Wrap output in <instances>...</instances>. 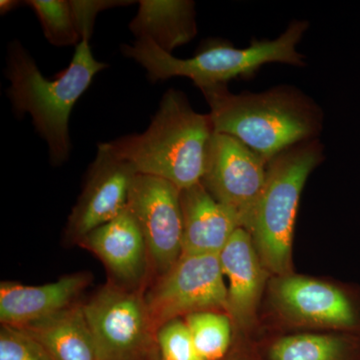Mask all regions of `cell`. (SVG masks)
<instances>
[{
    "label": "cell",
    "mask_w": 360,
    "mask_h": 360,
    "mask_svg": "<svg viewBox=\"0 0 360 360\" xmlns=\"http://www.w3.org/2000/svg\"><path fill=\"white\" fill-rule=\"evenodd\" d=\"M272 300L288 321L341 333H360V307L333 284L292 272L272 281Z\"/></svg>",
    "instance_id": "10"
},
{
    "label": "cell",
    "mask_w": 360,
    "mask_h": 360,
    "mask_svg": "<svg viewBox=\"0 0 360 360\" xmlns=\"http://www.w3.org/2000/svg\"><path fill=\"white\" fill-rule=\"evenodd\" d=\"M203 360H221L231 342L232 321L225 312L202 311L184 317Z\"/></svg>",
    "instance_id": "19"
},
{
    "label": "cell",
    "mask_w": 360,
    "mask_h": 360,
    "mask_svg": "<svg viewBox=\"0 0 360 360\" xmlns=\"http://www.w3.org/2000/svg\"><path fill=\"white\" fill-rule=\"evenodd\" d=\"M180 203L184 219L182 255H219L240 227L201 182L180 191Z\"/></svg>",
    "instance_id": "15"
},
{
    "label": "cell",
    "mask_w": 360,
    "mask_h": 360,
    "mask_svg": "<svg viewBox=\"0 0 360 360\" xmlns=\"http://www.w3.org/2000/svg\"><path fill=\"white\" fill-rule=\"evenodd\" d=\"M269 355L271 360H360V333L284 336Z\"/></svg>",
    "instance_id": "18"
},
{
    "label": "cell",
    "mask_w": 360,
    "mask_h": 360,
    "mask_svg": "<svg viewBox=\"0 0 360 360\" xmlns=\"http://www.w3.org/2000/svg\"><path fill=\"white\" fill-rule=\"evenodd\" d=\"M219 255L222 271L229 281L227 314L240 328H248L255 319L269 271L250 231L241 227L232 234Z\"/></svg>",
    "instance_id": "13"
},
{
    "label": "cell",
    "mask_w": 360,
    "mask_h": 360,
    "mask_svg": "<svg viewBox=\"0 0 360 360\" xmlns=\"http://www.w3.org/2000/svg\"><path fill=\"white\" fill-rule=\"evenodd\" d=\"M77 245L104 264L110 283L129 290H146L153 274L148 246L139 225L125 210L108 224L94 229Z\"/></svg>",
    "instance_id": "12"
},
{
    "label": "cell",
    "mask_w": 360,
    "mask_h": 360,
    "mask_svg": "<svg viewBox=\"0 0 360 360\" xmlns=\"http://www.w3.org/2000/svg\"><path fill=\"white\" fill-rule=\"evenodd\" d=\"M214 134L210 115L191 108L184 92L169 89L146 131L99 143L137 174L167 180L180 191L200 184Z\"/></svg>",
    "instance_id": "2"
},
{
    "label": "cell",
    "mask_w": 360,
    "mask_h": 360,
    "mask_svg": "<svg viewBox=\"0 0 360 360\" xmlns=\"http://www.w3.org/2000/svg\"><path fill=\"white\" fill-rule=\"evenodd\" d=\"M267 165L236 137L213 134L200 182L248 231L266 184Z\"/></svg>",
    "instance_id": "8"
},
{
    "label": "cell",
    "mask_w": 360,
    "mask_h": 360,
    "mask_svg": "<svg viewBox=\"0 0 360 360\" xmlns=\"http://www.w3.org/2000/svg\"><path fill=\"white\" fill-rule=\"evenodd\" d=\"M160 360H203L184 319H174L156 333Z\"/></svg>",
    "instance_id": "21"
},
{
    "label": "cell",
    "mask_w": 360,
    "mask_h": 360,
    "mask_svg": "<svg viewBox=\"0 0 360 360\" xmlns=\"http://www.w3.org/2000/svg\"><path fill=\"white\" fill-rule=\"evenodd\" d=\"M127 210L148 246L153 279L162 276L182 255L180 189L167 180L137 174L130 188Z\"/></svg>",
    "instance_id": "9"
},
{
    "label": "cell",
    "mask_w": 360,
    "mask_h": 360,
    "mask_svg": "<svg viewBox=\"0 0 360 360\" xmlns=\"http://www.w3.org/2000/svg\"><path fill=\"white\" fill-rule=\"evenodd\" d=\"M324 160L319 139L300 142L272 158L250 233L267 271L291 274V251L298 205L309 174Z\"/></svg>",
    "instance_id": "5"
},
{
    "label": "cell",
    "mask_w": 360,
    "mask_h": 360,
    "mask_svg": "<svg viewBox=\"0 0 360 360\" xmlns=\"http://www.w3.org/2000/svg\"><path fill=\"white\" fill-rule=\"evenodd\" d=\"M73 14L78 32L82 39H90L94 33V22L97 14L105 9L116 6H129L134 1H123V0H70Z\"/></svg>",
    "instance_id": "23"
},
{
    "label": "cell",
    "mask_w": 360,
    "mask_h": 360,
    "mask_svg": "<svg viewBox=\"0 0 360 360\" xmlns=\"http://www.w3.org/2000/svg\"><path fill=\"white\" fill-rule=\"evenodd\" d=\"M85 274H70L44 285H23L13 281L0 284L1 326L25 328L75 304L89 285Z\"/></svg>",
    "instance_id": "14"
},
{
    "label": "cell",
    "mask_w": 360,
    "mask_h": 360,
    "mask_svg": "<svg viewBox=\"0 0 360 360\" xmlns=\"http://www.w3.org/2000/svg\"><path fill=\"white\" fill-rule=\"evenodd\" d=\"M51 360H101L82 303L26 326Z\"/></svg>",
    "instance_id": "17"
},
{
    "label": "cell",
    "mask_w": 360,
    "mask_h": 360,
    "mask_svg": "<svg viewBox=\"0 0 360 360\" xmlns=\"http://www.w3.org/2000/svg\"><path fill=\"white\" fill-rule=\"evenodd\" d=\"M39 18L45 39L56 46L77 45L82 40L70 0H30L26 1Z\"/></svg>",
    "instance_id": "20"
},
{
    "label": "cell",
    "mask_w": 360,
    "mask_h": 360,
    "mask_svg": "<svg viewBox=\"0 0 360 360\" xmlns=\"http://www.w3.org/2000/svg\"><path fill=\"white\" fill-rule=\"evenodd\" d=\"M200 90L214 132L236 137L267 161L300 142L316 139L323 127L319 104L293 86L260 94H234L227 84Z\"/></svg>",
    "instance_id": "1"
},
{
    "label": "cell",
    "mask_w": 360,
    "mask_h": 360,
    "mask_svg": "<svg viewBox=\"0 0 360 360\" xmlns=\"http://www.w3.org/2000/svg\"><path fill=\"white\" fill-rule=\"evenodd\" d=\"M136 39H148L172 53L198 34L194 2L188 0H141L129 25Z\"/></svg>",
    "instance_id": "16"
},
{
    "label": "cell",
    "mask_w": 360,
    "mask_h": 360,
    "mask_svg": "<svg viewBox=\"0 0 360 360\" xmlns=\"http://www.w3.org/2000/svg\"><path fill=\"white\" fill-rule=\"evenodd\" d=\"M137 174L129 162L98 148L87 172L84 191L68 217L66 238L77 245L89 232L122 214L127 208L130 188Z\"/></svg>",
    "instance_id": "11"
},
{
    "label": "cell",
    "mask_w": 360,
    "mask_h": 360,
    "mask_svg": "<svg viewBox=\"0 0 360 360\" xmlns=\"http://www.w3.org/2000/svg\"><path fill=\"white\" fill-rule=\"evenodd\" d=\"M309 25L305 20L292 21L278 39H255L248 49H236L224 40L212 39L193 58L187 59L174 58L148 39H136L132 45L122 44V52L148 71L153 82L187 77L202 89L227 84L233 78L251 77L266 63L304 66V58L296 46Z\"/></svg>",
    "instance_id": "4"
},
{
    "label": "cell",
    "mask_w": 360,
    "mask_h": 360,
    "mask_svg": "<svg viewBox=\"0 0 360 360\" xmlns=\"http://www.w3.org/2000/svg\"><path fill=\"white\" fill-rule=\"evenodd\" d=\"M82 307L101 360H158L146 290L108 281Z\"/></svg>",
    "instance_id": "6"
},
{
    "label": "cell",
    "mask_w": 360,
    "mask_h": 360,
    "mask_svg": "<svg viewBox=\"0 0 360 360\" xmlns=\"http://www.w3.org/2000/svg\"><path fill=\"white\" fill-rule=\"evenodd\" d=\"M0 360H51L39 341L25 329L1 326Z\"/></svg>",
    "instance_id": "22"
},
{
    "label": "cell",
    "mask_w": 360,
    "mask_h": 360,
    "mask_svg": "<svg viewBox=\"0 0 360 360\" xmlns=\"http://www.w3.org/2000/svg\"><path fill=\"white\" fill-rule=\"evenodd\" d=\"M219 255H181L146 290L156 331L167 322L202 311L227 314V288Z\"/></svg>",
    "instance_id": "7"
},
{
    "label": "cell",
    "mask_w": 360,
    "mask_h": 360,
    "mask_svg": "<svg viewBox=\"0 0 360 360\" xmlns=\"http://www.w3.org/2000/svg\"><path fill=\"white\" fill-rule=\"evenodd\" d=\"M106 68L94 58L89 39H84L70 66L51 80L41 75L20 41L8 45L6 75L11 85L7 94L18 115H32L37 134L49 146L52 165H61L70 158L71 111L97 73Z\"/></svg>",
    "instance_id": "3"
},
{
    "label": "cell",
    "mask_w": 360,
    "mask_h": 360,
    "mask_svg": "<svg viewBox=\"0 0 360 360\" xmlns=\"http://www.w3.org/2000/svg\"><path fill=\"white\" fill-rule=\"evenodd\" d=\"M20 4V2L16 1V0H1L0 1V13H1L2 15L11 13V11L15 9Z\"/></svg>",
    "instance_id": "24"
}]
</instances>
